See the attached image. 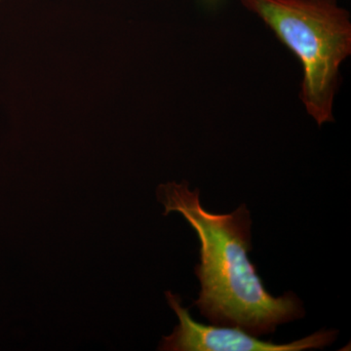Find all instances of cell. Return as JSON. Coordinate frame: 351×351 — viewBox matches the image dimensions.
Masks as SVG:
<instances>
[{"mask_svg": "<svg viewBox=\"0 0 351 351\" xmlns=\"http://www.w3.org/2000/svg\"><path fill=\"white\" fill-rule=\"evenodd\" d=\"M168 304L179 318L172 334L163 337L159 350L165 351H302L320 350L338 338L337 330H321L288 343L263 341L237 327L203 325L182 306L179 295L165 293Z\"/></svg>", "mask_w": 351, "mask_h": 351, "instance_id": "cell-3", "label": "cell"}, {"mask_svg": "<svg viewBox=\"0 0 351 351\" xmlns=\"http://www.w3.org/2000/svg\"><path fill=\"white\" fill-rule=\"evenodd\" d=\"M156 195L164 216L178 212L197 233L195 274L201 288L193 306L201 315L213 325L240 328L255 337L304 317L299 297L294 292L274 297L249 258L252 219L246 205L230 214L211 213L201 204L199 189L191 191L186 181L160 184Z\"/></svg>", "mask_w": 351, "mask_h": 351, "instance_id": "cell-1", "label": "cell"}, {"mask_svg": "<svg viewBox=\"0 0 351 351\" xmlns=\"http://www.w3.org/2000/svg\"><path fill=\"white\" fill-rule=\"evenodd\" d=\"M301 62L300 99L318 126L334 121L339 68L351 55L350 13L338 0H239Z\"/></svg>", "mask_w": 351, "mask_h": 351, "instance_id": "cell-2", "label": "cell"}]
</instances>
